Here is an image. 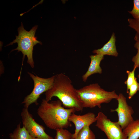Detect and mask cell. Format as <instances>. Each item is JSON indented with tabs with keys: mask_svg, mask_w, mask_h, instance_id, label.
Segmentation results:
<instances>
[{
	"mask_svg": "<svg viewBox=\"0 0 139 139\" xmlns=\"http://www.w3.org/2000/svg\"><path fill=\"white\" fill-rule=\"evenodd\" d=\"M68 120L73 123L75 126L74 133L72 139H75L79 131L86 126H90L96 121V117L93 112H89L83 115L72 113L69 117Z\"/></svg>",
	"mask_w": 139,
	"mask_h": 139,
	"instance_id": "obj_9",
	"label": "cell"
},
{
	"mask_svg": "<svg viewBox=\"0 0 139 139\" xmlns=\"http://www.w3.org/2000/svg\"><path fill=\"white\" fill-rule=\"evenodd\" d=\"M137 77H138V79H139V72L138 73V75H137Z\"/></svg>",
	"mask_w": 139,
	"mask_h": 139,
	"instance_id": "obj_21",
	"label": "cell"
},
{
	"mask_svg": "<svg viewBox=\"0 0 139 139\" xmlns=\"http://www.w3.org/2000/svg\"><path fill=\"white\" fill-rule=\"evenodd\" d=\"M134 47L137 49V53L133 57L132 60L134 63L133 67L139 68V41H136Z\"/></svg>",
	"mask_w": 139,
	"mask_h": 139,
	"instance_id": "obj_20",
	"label": "cell"
},
{
	"mask_svg": "<svg viewBox=\"0 0 139 139\" xmlns=\"http://www.w3.org/2000/svg\"><path fill=\"white\" fill-rule=\"evenodd\" d=\"M133 7L132 11H128L134 18L139 19V0H133Z\"/></svg>",
	"mask_w": 139,
	"mask_h": 139,
	"instance_id": "obj_18",
	"label": "cell"
},
{
	"mask_svg": "<svg viewBox=\"0 0 139 139\" xmlns=\"http://www.w3.org/2000/svg\"><path fill=\"white\" fill-rule=\"evenodd\" d=\"M123 132L128 139H137L139 138V119L134 120L129 124Z\"/></svg>",
	"mask_w": 139,
	"mask_h": 139,
	"instance_id": "obj_13",
	"label": "cell"
},
{
	"mask_svg": "<svg viewBox=\"0 0 139 139\" xmlns=\"http://www.w3.org/2000/svg\"><path fill=\"white\" fill-rule=\"evenodd\" d=\"M76 91L83 108H92L96 106L100 108L102 104L108 103L112 99H116L118 96L115 90L106 91L97 83L76 89Z\"/></svg>",
	"mask_w": 139,
	"mask_h": 139,
	"instance_id": "obj_3",
	"label": "cell"
},
{
	"mask_svg": "<svg viewBox=\"0 0 139 139\" xmlns=\"http://www.w3.org/2000/svg\"><path fill=\"white\" fill-rule=\"evenodd\" d=\"M38 27V25H35L30 31H27L24 29L21 22V25L18 29V35L16 36L15 39L6 46L12 45L17 43V47L12 50L11 52L15 50H17L18 52L21 51L23 55V61L26 56L27 58V63L32 68L34 67L33 58V47L37 44H39L41 45L42 44L41 42L37 40V37L35 36Z\"/></svg>",
	"mask_w": 139,
	"mask_h": 139,
	"instance_id": "obj_4",
	"label": "cell"
},
{
	"mask_svg": "<svg viewBox=\"0 0 139 139\" xmlns=\"http://www.w3.org/2000/svg\"><path fill=\"white\" fill-rule=\"evenodd\" d=\"M54 139H72L73 134L65 129H58Z\"/></svg>",
	"mask_w": 139,
	"mask_h": 139,
	"instance_id": "obj_17",
	"label": "cell"
},
{
	"mask_svg": "<svg viewBox=\"0 0 139 139\" xmlns=\"http://www.w3.org/2000/svg\"><path fill=\"white\" fill-rule=\"evenodd\" d=\"M21 116L23 126L32 136L38 139H54L45 132L42 126L36 121L28 108L24 107Z\"/></svg>",
	"mask_w": 139,
	"mask_h": 139,
	"instance_id": "obj_7",
	"label": "cell"
},
{
	"mask_svg": "<svg viewBox=\"0 0 139 139\" xmlns=\"http://www.w3.org/2000/svg\"><path fill=\"white\" fill-rule=\"evenodd\" d=\"M129 26L136 32L134 39L136 41H139V19L128 18L127 20Z\"/></svg>",
	"mask_w": 139,
	"mask_h": 139,
	"instance_id": "obj_16",
	"label": "cell"
},
{
	"mask_svg": "<svg viewBox=\"0 0 139 139\" xmlns=\"http://www.w3.org/2000/svg\"><path fill=\"white\" fill-rule=\"evenodd\" d=\"M137 139H139V138H138Z\"/></svg>",
	"mask_w": 139,
	"mask_h": 139,
	"instance_id": "obj_22",
	"label": "cell"
},
{
	"mask_svg": "<svg viewBox=\"0 0 139 139\" xmlns=\"http://www.w3.org/2000/svg\"><path fill=\"white\" fill-rule=\"evenodd\" d=\"M75 139H95V136L89 126H86L79 131Z\"/></svg>",
	"mask_w": 139,
	"mask_h": 139,
	"instance_id": "obj_14",
	"label": "cell"
},
{
	"mask_svg": "<svg viewBox=\"0 0 139 139\" xmlns=\"http://www.w3.org/2000/svg\"><path fill=\"white\" fill-rule=\"evenodd\" d=\"M137 80L136 78L129 88L128 93V98L129 99H131L137 91H139V83L137 82Z\"/></svg>",
	"mask_w": 139,
	"mask_h": 139,
	"instance_id": "obj_19",
	"label": "cell"
},
{
	"mask_svg": "<svg viewBox=\"0 0 139 139\" xmlns=\"http://www.w3.org/2000/svg\"><path fill=\"white\" fill-rule=\"evenodd\" d=\"M34 82V88L32 92L24 98L21 103L24 108H28L33 103H37V101L40 95L50 89L53 86L55 75L47 78H41L28 72Z\"/></svg>",
	"mask_w": 139,
	"mask_h": 139,
	"instance_id": "obj_5",
	"label": "cell"
},
{
	"mask_svg": "<svg viewBox=\"0 0 139 139\" xmlns=\"http://www.w3.org/2000/svg\"><path fill=\"white\" fill-rule=\"evenodd\" d=\"M95 126L105 134L108 139H128L118 122H114L102 112L96 116Z\"/></svg>",
	"mask_w": 139,
	"mask_h": 139,
	"instance_id": "obj_6",
	"label": "cell"
},
{
	"mask_svg": "<svg viewBox=\"0 0 139 139\" xmlns=\"http://www.w3.org/2000/svg\"><path fill=\"white\" fill-rule=\"evenodd\" d=\"M116 99L118 102V107L115 109H111L110 111L117 113V122L123 129L134 120L132 116L134 111L132 107L128 104L126 98L123 94L119 93Z\"/></svg>",
	"mask_w": 139,
	"mask_h": 139,
	"instance_id": "obj_8",
	"label": "cell"
},
{
	"mask_svg": "<svg viewBox=\"0 0 139 139\" xmlns=\"http://www.w3.org/2000/svg\"><path fill=\"white\" fill-rule=\"evenodd\" d=\"M91 62L86 72L82 76L83 82H85L88 77L92 74L99 73L101 74L102 70L100 66L101 61L104 58V56L100 54H97L90 56Z\"/></svg>",
	"mask_w": 139,
	"mask_h": 139,
	"instance_id": "obj_10",
	"label": "cell"
},
{
	"mask_svg": "<svg viewBox=\"0 0 139 139\" xmlns=\"http://www.w3.org/2000/svg\"><path fill=\"white\" fill-rule=\"evenodd\" d=\"M59 100L49 102L43 99L37 110L38 115L46 126L56 130L67 128L72 124L68 120L70 116L76 110L74 108L66 109Z\"/></svg>",
	"mask_w": 139,
	"mask_h": 139,
	"instance_id": "obj_1",
	"label": "cell"
},
{
	"mask_svg": "<svg viewBox=\"0 0 139 139\" xmlns=\"http://www.w3.org/2000/svg\"><path fill=\"white\" fill-rule=\"evenodd\" d=\"M9 137L10 139H38L31 135L24 126L21 127L20 122L10 134Z\"/></svg>",
	"mask_w": 139,
	"mask_h": 139,
	"instance_id": "obj_12",
	"label": "cell"
},
{
	"mask_svg": "<svg viewBox=\"0 0 139 139\" xmlns=\"http://www.w3.org/2000/svg\"><path fill=\"white\" fill-rule=\"evenodd\" d=\"M136 68V67H133V69L132 71L127 70L126 71L128 77L127 80L125 81L124 83L126 85L127 93H128L130 86L133 83L137 78L135 76V71Z\"/></svg>",
	"mask_w": 139,
	"mask_h": 139,
	"instance_id": "obj_15",
	"label": "cell"
},
{
	"mask_svg": "<svg viewBox=\"0 0 139 139\" xmlns=\"http://www.w3.org/2000/svg\"><path fill=\"white\" fill-rule=\"evenodd\" d=\"M116 37L114 32L112 34L109 41L101 48L93 50L92 52L104 56L108 55L117 57L118 53L116 46Z\"/></svg>",
	"mask_w": 139,
	"mask_h": 139,
	"instance_id": "obj_11",
	"label": "cell"
},
{
	"mask_svg": "<svg viewBox=\"0 0 139 139\" xmlns=\"http://www.w3.org/2000/svg\"><path fill=\"white\" fill-rule=\"evenodd\" d=\"M45 99L49 102L55 97L62 102L63 106L74 108L76 111H82L83 108L70 79L61 73L55 75L52 87L45 92Z\"/></svg>",
	"mask_w": 139,
	"mask_h": 139,
	"instance_id": "obj_2",
	"label": "cell"
}]
</instances>
